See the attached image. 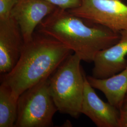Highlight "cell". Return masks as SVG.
<instances>
[{"label": "cell", "instance_id": "cell-1", "mask_svg": "<svg viewBox=\"0 0 127 127\" xmlns=\"http://www.w3.org/2000/svg\"><path fill=\"white\" fill-rule=\"evenodd\" d=\"M36 29L59 41L87 63L93 62L98 52L114 45L121 37L120 32L59 8L46 17Z\"/></svg>", "mask_w": 127, "mask_h": 127}, {"label": "cell", "instance_id": "cell-2", "mask_svg": "<svg viewBox=\"0 0 127 127\" xmlns=\"http://www.w3.org/2000/svg\"><path fill=\"white\" fill-rule=\"evenodd\" d=\"M73 52L54 38L35 32L32 39L24 43L15 67L2 75L1 83L18 98L25 91L50 78Z\"/></svg>", "mask_w": 127, "mask_h": 127}, {"label": "cell", "instance_id": "cell-3", "mask_svg": "<svg viewBox=\"0 0 127 127\" xmlns=\"http://www.w3.org/2000/svg\"><path fill=\"white\" fill-rule=\"evenodd\" d=\"M82 59L70 55L49 78L51 95L58 111L78 118L81 114L85 78Z\"/></svg>", "mask_w": 127, "mask_h": 127}, {"label": "cell", "instance_id": "cell-4", "mask_svg": "<svg viewBox=\"0 0 127 127\" xmlns=\"http://www.w3.org/2000/svg\"><path fill=\"white\" fill-rule=\"evenodd\" d=\"M58 109L51 95L49 78L25 91L19 96L15 127H49Z\"/></svg>", "mask_w": 127, "mask_h": 127}, {"label": "cell", "instance_id": "cell-5", "mask_svg": "<svg viewBox=\"0 0 127 127\" xmlns=\"http://www.w3.org/2000/svg\"><path fill=\"white\" fill-rule=\"evenodd\" d=\"M68 11L115 32L127 30V5L122 0H82L80 7Z\"/></svg>", "mask_w": 127, "mask_h": 127}, {"label": "cell", "instance_id": "cell-6", "mask_svg": "<svg viewBox=\"0 0 127 127\" xmlns=\"http://www.w3.org/2000/svg\"><path fill=\"white\" fill-rule=\"evenodd\" d=\"M25 42L20 28L11 16L0 20V73L10 72L17 63Z\"/></svg>", "mask_w": 127, "mask_h": 127}, {"label": "cell", "instance_id": "cell-7", "mask_svg": "<svg viewBox=\"0 0 127 127\" xmlns=\"http://www.w3.org/2000/svg\"><path fill=\"white\" fill-rule=\"evenodd\" d=\"M57 8L45 0H18L10 16L18 24L25 43L32 39L38 26Z\"/></svg>", "mask_w": 127, "mask_h": 127}, {"label": "cell", "instance_id": "cell-8", "mask_svg": "<svg viewBox=\"0 0 127 127\" xmlns=\"http://www.w3.org/2000/svg\"><path fill=\"white\" fill-rule=\"evenodd\" d=\"M81 114L85 115L98 127H119V109L102 100L85 78Z\"/></svg>", "mask_w": 127, "mask_h": 127}, {"label": "cell", "instance_id": "cell-9", "mask_svg": "<svg viewBox=\"0 0 127 127\" xmlns=\"http://www.w3.org/2000/svg\"><path fill=\"white\" fill-rule=\"evenodd\" d=\"M121 37L117 43L100 51L94 60L92 75L105 79L121 72L127 67V30L120 32Z\"/></svg>", "mask_w": 127, "mask_h": 127}, {"label": "cell", "instance_id": "cell-10", "mask_svg": "<svg viewBox=\"0 0 127 127\" xmlns=\"http://www.w3.org/2000/svg\"><path fill=\"white\" fill-rule=\"evenodd\" d=\"M93 88L101 91L108 102L119 109L127 92V67L121 72L105 79L87 76Z\"/></svg>", "mask_w": 127, "mask_h": 127}, {"label": "cell", "instance_id": "cell-11", "mask_svg": "<svg viewBox=\"0 0 127 127\" xmlns=\"http://www.w3.org/2000/svg\"><path fill=\"white\" fill-rule=\"evenodd\" d=\"M18 99L3 83L0 86V127H15L18 115Z\"/></svg>", "mask_w": 127, "mask_h": 127}, {"label": "cell", "instance_id": "cell-12", "mask_svg": "<svg viewBox=\"0 0 127 127\" xmlns=\"http://www.w3.org/2000/svg\"><path fill=\"white\" fill-rule=\"evenodd\" d=\"M61 9L69 10L78 8L82 0H45Z\"/></svg>", "mask_w": 127, "mask_h": 127}, {"label": "cell", "instance_id": "cell-13", "mask_svg": "<svg viewBox=\"0 0 127 127\" xmlns=\"http://www.w3.org/2000/svg\"><path fill=\"white\" fill-rule=\"evenodd\" d=\"M18 0H0V20L10 16L11 11Z\"/></svg>", "mask_w": 127, "mask_h": 127}, {"label": "cell", "instance_id": "cell-14", "mask_svg": "<svg viewBox=\"0 0 127 127\" xmlns=\"http://www.w3.org/2000/svg\"><path fill=\"white\" fill-rule=\"evenodd\" d=\"M119 127H127V92L120 108Z\"/></svg>", "mask_w": 127, "mask_h": 127}, {"label": "cell", "instance_id": "cell-15", "mask_svg": "<svg viewBox=\"0 0 127 127\" xmlns=\"http://www.w3.org/2000/svg\"></svg>", "mask_w": 127, "mask_h": 127}]
</instances>
